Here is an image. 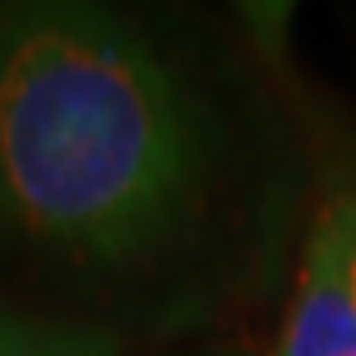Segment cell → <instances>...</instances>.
I'll return each instance as SVG.
<instances>
[{
    "instance_id": "3",
    "label": "cell",
    "mask_w": 356,
    "mask_h": 356,
    "mask_svg": "<svg viewBox=\"0 0 356 356\" xmlns=\"http://www.w3.org/2000/svg\"><path fill=\"white\" fill-rule=\"evenodd\" d=\"M0 356H125L111 333L0 301Z\"/></svg>"
},
{
    "instance_id": "1",
    "label": "cell",
    "mask_w": 356,
    "mask_h": 356,
    "mask_svg": "<svg viewBox=\"0 0 356 356\" xmlns=\"http://www.w3.org/2000/svg\"><path fill=\"white\" fill-rule=\"evenodd\" d=\"M218 125L153 28L83 0H0V241L139 273L199 222Z\"/></svg>"
},
{
    "instance_id": "4",
    "label": "cell",
    "mask_w": 356,
    "mask_h": 356,
    "mask_svg": "<svg viewBox=\"0 0 356 356\" xmlns=\"http://www.w3.org/2000/svg\"><path fill=\"white\" fill-rule=\"evenodd\" d=\"M338 209H343V227H347V268H352V291H356V181L347 190H338Z\"/></svg>"
},
{
    "instance_id": "2",
    "label": "cell",
    "mask_w": 356,
    "mask_h": 356,
    "mask_svg": "<svg viewBox=\"0 0 356 356\" xmlns=\"http://www.w3.org/2000/svg\"><path fill=\"white\" fill-rule=\"evenodd\" d=\"M268 356H356V291L338 195L319 209Z\"/></svg>"
}]
</instances>
